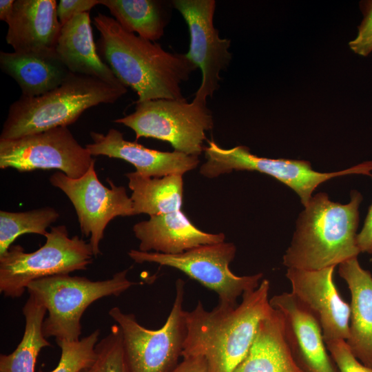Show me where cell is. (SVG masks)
Wrapping results in <instances>:
<instances>
[{
    "label": "cell",
    "instance_id": "30bf717a",
    "mask_svg": "<svg viewBox=\"0 0 372 372\" xmlns=\"http://www.w3.org/2000/svg\"><path fill=\"white\" fill-rule=\"evenodd\" d=\"M236 247L225 241L204 245L182 254L169 255L131 249L127 254L135 262L156 263L176 269L190 278L217 293L218 303L235 307L238 297L256 289L263 277L262 273L237 276L229 268Z\"/></svg>",
    "mask_w": 372,
    "mask_h": 372
},
{
    "label": "cell",
    "instance_id": "ac0fdd59",
    "mask_svg": "<svg viewBox=\"0 0 372 372\" xmlns=\"http://www.w3.org/2000/svg\"><path fill=\"white\" fill-rule=\"evenodd\" d=\"M55 0H15L6 40L14 52L54 49L62 25Z\"/></svg>",
    "mask_w": 372,
    "mask_h": 372
},
{
    "label": "cell",
    "instance_id": "d4e9b609",
    "mask_svg": "<svg viewBox=\"0 0 372 372\" xmlns=\"http://www.w3.org/2000/svg\"><path fill=\"white\" fill-rule=\"evenodd\" d=\"M45 307L30 295L23 308L25 330L16 349L1 354L0 372H35L38 355L43 348L51 347L43 333Z\"/></svg>",
    "mask_w": 372,
    "mask_h": 372
},
{
    "label": "cell",
    "instance_id": "8fae6325",
    "mask_svg": "<svg viewBox=\"0 0 372 372\" xmlns=\"http://www.w3.org/2000/svg\"><path fill=\"white\" fill-rule=\"evenodd\" d=\"M95 159L68 127H59L15 139H0V168L19 172L57 169L79 178Z\"/></svg>",
    "mask_w": 372,
    "mask_h": 372
},
{
    "label": "cell",
    "instance_id": "7402d4cb",
    "mask_svg": "<svg viewBox=\"0 0 372 372\" xmlns=\"http://www.w3.org/2000/svg\"><path fill=\"white\" fill-rule=\"evenodd\" d=\"M233 372H303L286 341L280 311L273 308L260 322L247 354Z\"/></svg>",
    "mask_w": 372,
    "mask_h": 372
},
{
    "label": "cell",
    "instance_id": "8992f818",
    "mask_svg": "<svg viewBox=\"0 0 372 372\" xmlns=\"http://www.w3.org/2000/svg\"><path fill=\"white\" fill-rule=\"evenodd\" d=\"M45 242L33 252L12 245L0 256V292L20 298L34 280L86 270L94 257L90 244L79 236H69L65 225L52 227Z\"/></svg>",
    "mask_w": 372,
    "mask_h": 372
},
{
    "label": "cell",
    "instance_id": "7c38bea8",
    "mask_svg": "<svg viewBox=\"0 0 372 372\" xmlns=\"http://www.w3.org/2000/svg\"><path fill=\"white\" fill-rule=\"evenodd\" d=\"M92 163L86 173L72 178L58 171L50 177L51 185L61 190L76 211L81 234L90 237L94 257L101 254L99 244L108 223L117 216L134 215L133 203L123 186H117L110 178L105 187L99 180Z\"/></svg>",
    "mask_w": 372,
    "mask_h": 372
},
{
    "label": "cell",
    "instance_id": "e0dca14e",
    "mask_svg": "<svg viewBox=\"0 0 372 372\" xmlns=\"http://www.w3.org/2000/svg\"><path fill=\"white\" fill-rule=\"evenodd\" d=\"M139 251L174 255L195 247L224 242L223 233L209 234L197 228L180 209L149 216L133 226Z\"/></svg>",
    "mask_w": 372,
    "mask_h": 372
},
{
    "label": "cell",
    "instance_id": "836d02e7",
    "mask_svg": "<svg viewBox=\"0 0 372 372\" xmlns=\"http://www.w3.org/2000/svg\"><path fill=\"white\" fill-rule=\"evenodd\" d=\"M15 0L0 1V20L7 23L14 9Z\"/></svg>",
    "mask_w": 372,
    "mask_h": 372
},
{
    "label": "cell",
    "instance_id": "ffe728a7",
    "mask_svg": "<svg viewBox=\"0 0 372 372\" xmlns=\"http://www.w3.org/2000/svg\"><path fill=\"white\" fill-rule=\"evenodd\" d=\"M0 68L18 84L21 96L35 97L59 87L71 74L54 49L0 52Z\"/></svg>",
    "mask_w": 372,
    "mask_h": 372
},
{
    "label": "cell",
    "instance_id": "9a60e30c",
    "mask_svg": "<svg viewBox=\"0 0 372 372\" xmlns=\"http://www.w3.org/2000/svg\"><path fill=\"white\" fill-rule=\"evenodd\" d=\"M269 302L283 316L286 341L303 372H340L327 353L319 322L291 292L275 295Z\"/></svg>",
    "mask_w": 372,
    "mask_h": 372
},
{
    "label": "cell",
    "instance_id": "4fadbf2b",
    "mask_svg": "<svg viewBox=\"0 0 372 372\" xmlns=\"http://www.w3.org/2000/svg\"><path fill=\"white\" fill-rule=\"evenodd\" d=\"M172 6L186 22L189 32V48L187 56L200 68L201 83L195 93L194 101L207 104L219 88L220 74L231 60L229 51L231 41L222 39L214 25L216 9L214 0H174Z\"/></svg>",
    "mask_w": 372,
    "mask_h": 372
},
{
    "label": "cell",
    "instance_id": "277c9868",
    "mask_svg": "<svg viewBox=\"0 0 372 372\" xmlns=\"http://www.w3.org/2000/svg\"><path fill=\"white\" fill-rule=\"evenodd\" d=\"M127 87L71 73L55 89L35 97L21 96L9 107L0 139H15L59 127H68L87 109L112 104Z\"/></svg>",
    "mask_w": 372,
    "mask_h": 372
},
{
    "label": "cell",
    "instance_id": "3957f363",
    "mask_svg": "<svg viewBox=\"0 0 372 372\" xmlns=\"http://www.w3.org/2000/svg\"><path fill=\"white\" fill-rule=\"evenodd\" d=\"M362 194L350 193L347 204L333 202L320 192L300 214L291 244L283 258L288 268L319 270L336 267L360 253L356 242Z\"/></svg>",
    "mask_w": 372,
    "mask_h": 372
},
{
    "label": "cell",
    "instance_id": "f546056e",
    "mask_svg": "<svg viewBox=\"0 0 372 372\" xmlns=\"http://www.w3.org/2000/svg\"><path fill=\"white\" fill-rule=\"evenodd\" d=\"M362 5L364 17L357 36L349 45L353 52L366 56L372 52V1H364Z\"/></svg>",
    "mask_w": 372,
    "mask_h": 372
},
{
    "label": "cell",
    "instance_id": "d6a6232c",
    "mask_svg": "<svg viewBox=\"0 0 372 372\" xmlns=\"http://www.w3.org/2000/svg\"><path fill=\"white\" fill-rule=\"evenodd\" d=\"M170 372H211L206 360L200 357L183 358Z\"/></svg>",
    "mask_w": 372,
    "mask_h": 372
},
{
    "label": "cell",
    "instance_id": "4316f807",
    "mask_svg": "<svg viewBox=\"0 0 372 372\" xmlns=\"http://www.w3.org/2000/svg\"><path fill=\"white\" fill-rule=\"evenodd\" d=\"M94 362L81 372H131L124 349L120 327L115 324L98 342Z\"/></svg>",
    "mask_w": 372,
    "mask_h": 372
},
{
    "label": "cell",
    "instance_id": "f1b7e54d",
    "mask_svg": "<svg viewBox=\"0 0 372 372\" xmlns=\"http://www.w3.org/2000/svg\"><path fill=\"white\" fill-rule=\"evenodd\" d=\"M325 344L340 372H372V368L363 364L353 355L345 340H331Z\"/></svg>",
    "mask_w": 372,
    "mask_h": 372
},
{
    "label": "cell",
    "instance_id": "6da1fadb",
    "mask_svg": "<svg viewBox=\"0 0 372 372\" xmlns=\"http://www.w3.org/2000/svg\"><path fill=\"white\" fill-rule=\"evenodd\" d=\"M94 25L100 33L96 47L116 78L138 95L137 102L184 100L181 84L198 67L186 54L165 51L159 43L125 30L113 18L98 13Z\"/></svg>",
    "mask_w": 372,
    "mask_h": 372
},
{
    "label": "cell",
    "instance_id": "5b68a950",
    "mask_svg": "<svg viewBox=\"0 0 372 372\" xmlns=\"http://www.w3.org/2000/svg\"><path fill=\"white\" fill-rule=\"evenodd\" d=\"M129 269L117 272L104 280L61 274L40 278L27 288L48 312L43 323L46 338L77 341L81 335V320L84 311L96 300L107 296H118L134 285L130 280Z\"/></svg>",
    "mask_w": 372,
    "mask_h": 372
},
{
    "label": "cell",
    "instance_id": "4dcf8cb0",
    "mask_svg": "<svg viewBox=\"0 0 372 372\" xmlns=\"http://www.w3.org/2000/svg\"><path fill=\"white\" fill-rule=\"evenodd\" d=\"M98 4H101L100 0H60L57 3V17L63 25L75 16L89 12Z\"/></svg>",
    "mask_w": 372,
    "mask_h": 372
},
{
    "label": "cell",
    "instance_id": "52a82bcc",
    "mask_svg": "<svg viewBox=\"0 0 372 372\" xmlns=\"http://www.w3.org/2000/svg\"><path fill=\"white\" fill-rule=\"evenodd\" d=\"M114 122L132 129L136 140L156 138L170 143L175 151L197 156L204 150L205 132L214 127L207 104L186 99L136 101L132 113Z\"/></svg>",
    "mask_w": 372,
    "mask_h": 372
},
{
    "label": "cell",
    "instance_id": "44dd1931",
    "mask_svg": "<svg viewBox=\"0 0 372 372\" xmlns=\"http://www.w3.org/2000/svg\"><path fill=\"white\" fill-rule=\"evenodd\" d=\"M54 50L71 73L123 85L98 52L89 12L79 14L62 25Z\"/></svg>",
    "mask_w": 372,
    "mask_h": 372
},
{
    "label": "cell",
    "instance_id": "cb8c5ba5",
    "mask_svg": "<svg viewBox=\"0 0 372 372\" xmlns=\"http://www.w3.org/2000/svg\"><path fill=\"white\" fill-rule=\"evenodd\" d=\"M127 32L155 42L168 21L164 1L157 0H100Z\"/></svg>",
    "mask_w": 372,
    "mask_h": 372
},
{
    "label": "cell",
    "instance_id": "5bb4252c",
    "mask_svg": "<svg viewBox=\"0 0 372 372\" xmlns=\"http://www.w3.org/2000/svg\"><path fill=\"white\" fill-rule=\"evenodd\" d=\"M335 267L288 268L286 273L291 293L319 322L324 342L346 341L349 335L350 304L342 298L333 282Z\"/></svg>",
    "mask_w": 372,
    "mask_h": 372
},
{
    "label": "cell",
    "instance_id": "83f0119b",
    "mask_svg": "<svg viewBox=\"0 0 372 372\" xmlns=\"http://www.w3.org/2000/svg\"><path fill=\"white\" fill-rule=\"evenodd\" d=\"M99 335L100 330L96 329L77 341L56 340L61 350V358L57 366L48 372H81L88 367L95 359Z\"/></svg>",
    "mask_w": 372,
    "mask_h": 372
},
{
    "label": "cell",
    "instance_id": "2e32d148",
    "mask_svg": "<svg viewBox=\"0 0 372 372\" xmlns=\"http://www.w3.org/2000/svg\"><path fill=\"white\" fill-rule=\"evenodd\" d=\"M90 136L92 143L85 147L92 156H105L124 160L135 167V172L146 177L183 175L194 169L200 163L197 156L175 150L149 149L136 141H127L114 128L110 129L106 134L91 132Z\"/></svg>",
    "mask_w": 372,
    "mask_h": 372
},
{
    "label": "cell",
    "instance_id": "484cf974",
    "mask_svg": "<svg viewBox=\"0 0 372 372\" xmlns=\"http://www.w3.org/2000/svg\"><path fill=\"white\" fill-rule=\"evenodd\" d=\"M59 217L52 207L27 211H0V256L5 254L19 236L35 234L45 236L47 229Z\"/></svg>",
    "mask_w": 372,
    "mask_h": 372
},
{
    "label": "cell",
    "instance_id": "1f68e13d",
    "mask_svg": "<svg viewBox=\"0 0 372 372\" xmlns=\"http://www.w3.org/2000/svg\"><path fill=\"white\" fill-rule=\"evenodd\" d=\"M356 242L360 252L372 254V203L369 207L364 225L361 231L357 234Z\"/></svg>",
    "mask_w": 372,
    "mask_h": 372
},
{
    "label": "cell",
    "instance_id": "d6986e66",
    "mask_svg": "<svg viewBox=\"0 0 372 372\" xmlns=\"http://www.w3.org/2000/svg\"><path fill=\"white\" fill-rule=\"evenodd\" d=\"M340 276L351 293L349 335L346 340L353 355L372 368V275L357 258L339 265Z\"/></svg>",
    "mask_w": 372,
    "mask_h": 372
},
{
    "label": "cell",
    "instance_id": "9c48e42d",
    "mask_svg": "<svg viewBox=\"0 0 372 372\" xmlns=\"http://www.w3.org/2000/svg\"><path fill=\"white\" fill-rule=\"evenodd\" d=\"M176 294L165 324L158 329H149L139 324L133 313L117 307L109 316L122 331L126 358L131 372H170L182 357L186 336L183 302L185 282H176Z\"/></svg>",
    "mask_w": 372,
    "mask_h": 372
},
{
    "label": "cell",
    "instance_id": "ba28073f",
    "mask_svg": "<svg viewBox=\"0 0 372 372\" xmlns=\"http://www.w3.org/2000/svg\"><path fill=\"white\" fill-rule=\"evenodd\" d=\"M207 143L208 146L203 150L206 162L200 168L203 176L213 178L234 170L258 172L272 176L292 189L304 207L312 197L313 191L332 178L353 174L372 175V161L342 171L324 173L315 171L307 161L260 157L251 154L247 146L224 149L213 139L207 140Z\"/></svg>",
    "mask_w": 372,
    "mask_h": 372
},
{
    "label": "cell",
    "instance_id": "7a4b0ae2",
    "mask_svg": "<svg viewBox=\"0 0 372 372\" xmlns=\"http://www.w3.org/2000/svg\"><path fill=\"white\" fill-rule=\"evenodd\" d=\"M269 289V281L263 279L235 307L218 303L207 311L198 301L193 310L185 311L182 358H203L211 372H233L247 354L260 322L273 309Z\"/></svg>",
    "mask_w": 372,
    "mask_h": 372
},
{
    "label": "cell",
    "instance_id": "603a6c76",
    "mask_svg": "<svg viewBox=\"0 0 372 372\" xmlns=\"http://www.w3.org/2000/svg\"><path fill=\"white\" fill-rule=\"evenodd\" d=\"M125 176L132 192L134 215L145 214L151 216L181 209L183 175L149 178L134 172L125 174Z\"/></svg>",
    "mask_w": 372,
    "mask_h": 372
}]
</instances>
